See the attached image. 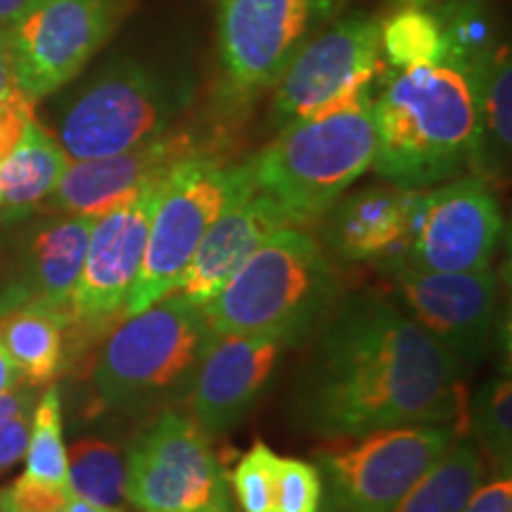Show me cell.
Instances as JSON below:
<instances>
[{
    "instance_id": "cell-40",
    "label": "cell",
    "mask_w": 512,
    "mask_h": 512,
    "mask_svg": "<svg viewBox=\"0 0 512 512\" xmlns=\"http://www.w3.org/2000/svg\"><path fill=\"white\" fill-rule=\"evenodd\" d=\"M200 512H230V505H221V508H207V510H200Z\"/></svg>"
},
{
    "instance_id": "cell-37",
    "label": "cell",
    "mask_w": 512,
    "mask_h": 512,
    "mask_svg": "<svg viewBox=\"0 0 512 512\" xmlns=\"http://www.w3.org/2000/svg\"><path fill=\"white\" fill-rule=\"evenodd\" d=\"M38 0H0V27H12L19 17L27 15Z\"/></svg>"
},
{
    "instance_id": "cell-25",
    "label": "cell",
    "mask_w": 512,
    "mask_h": 512,
    "mask_svg": "<svg viewBox=\"0 0 512 512\" xmlns=\"http://www.w3.org/2000/svg\"><path fill=\"white\" fill-rule=\"evenodd\" d=\"M380 50L396 72L451 62L444 24L432 8L403 5L380 24Z\"/></svg>"
},
{
    "instance_id": "cell-14",
    "label": "cell",
    "mask_w": 512,
    "mask_h": 512,
    "mask_svg": "<svg viewBox=\"0 0 512 512\" xmlns=\"http://www.w3.org/2000/svg\"><path fill=\"white\" fill-rule=\"evenodd\" d=\"M164 178L147 183L136 195L95 219L86 259L69 299L72 328L95 330L124 318L126 297L143 264Z\"/></svg>"
},
{
    "instance_id": "cell-24",
    "label": "cell",
    "mask_w": 512,
    "mask_h": 512,
    "mask_svg": "<svg viewBox=\"0 0 512 512\" xmlns=\"http://www.w3.org/2000/svg\"><path fill=\"white\" fill-rule=\"evenodd\" d=\"M484 482V460L472 441L456 439L403 496L394 512H460Z\"/></svg>"
},
{
    "instance_id": "cell-8",
    "label": "cell",
    "mask_w": 512,
    "mask_h": 512,
    "mask_svg": "<svg viewBox=\"0 0 512 512\" xmlns=\"http://www.w3.org/2000/svg\"><path fill=\"white\" fill-rule=\"evenodd\" d=\"M453 441V425H411L370 432L351 446L320 451V512H394Z\"/></svg>"
},
{
    "instance_id": "cell-9",
    "label": "cell",
    "mask_w": 512,
    "mask_h": 512,
    "mask_svg": "<svg viewBox=\"0 0 512 512\" xmlns=\"http://www.w3.org/2000/svg\"><path fill=\"white\" fill-rule=\"evenodd\" d=\"M126 501L138 512H200L230 505L211 437L188 415L162 411L126 451Z\"/></svg>"
},
{
    "instance_id": "cell-4",
    "label": "cell",
    "mask_w": 512,
    "mask_h": 512,
    "mask_svg": "<svg viewBox=\"0 0 512 512\" xmlns=\"http://www.w3.org/2000/svg\"><path fill=\"white\" fill-rule=\"evenodd\" d=\"M375 126L370 91L299 119L254 159V188L283 211L290 226L323 219L373 166Z\"/></svg>"
},
{
    "instance_id": "cell-10",
    "label": "cell",
    "mask_w": 512,
    "mask_h": 512,
    "mask_svg": "<svg viewBox=\"0 0 512 512\" xmlns=\"http://www.w3.org/2000/svg\"><path fill=\"white\" fill-rule=\"evenodd\" d=\"M337 0H216L223 79L235 100L256 98L328 24Z\"/></svg>"
},
{
    "instance_id": "cell-32",
    "label": "cell",
    "mask_w": 512,
    "mask_h": 512,
    "mask_svg": "<svg viewBox=\"0 0 512 512\" xmlns=\"http://www.w3.org/2000/svg\"><path fill=\"white\" fill-rule=\"evenodd\" d=\"M34 406L19 408V411L8 415H0V472L17 465L19 460L24 458V453H27Z\"/></svg>"
},
{
    "instance_id": "cell-12",
    "label": "cell",
    "mask_w": 512,
    "mask_h": 512,
    "mask_svg": "<svg viewBox=\"0 0 512 512\" xmlns=\"http://www.w3.org/2000/svg\"><path fill=\"white\" fill-rule=\"evenodd\" d=\"M380 19L354 15L309 38L275 81L273 126L285 128L370 91L380 67Z\"/></svg>"
},
{
    "instance_id": "cell-26",
    "label": "cell",
    "mask_w": 512,
    "mask_h": 512,
    "mask_svg": "<svg viewBox=\"0 0 512 512\" xmlns=\"http://www.w3.org/2000/svg\"><path fill=\"white\" fill-rule=\"evenodd\" d=\"M69 489L98 505H119L126 498V453L112 441L86 437L67 448Z\"/></svg>"
},
{
    "instance_id": "cell-36",
    "label": "cell",
    "mask_w": 512,
    "mask_h": 512,
    "mask_svg": "<svg viewBox=\"0 0 512 512\" xmlns=\"http://www.w3.org/2000/svg\"><path fill=\"white\" fill-rule=\"evenodd\" d=\"M38 394H41L38 392V387L27 382H22L15 389H10V392L0 394V415H8V413L19 411V408L34 406L38 401Z\"/></svg>"
},
{
    "instance_id": "cell-35",
    "label": "cell",
    "mask_w": 512,
    "mask_h": 512,
    "mask_svg": "<svg viewBox=\"0 0 512 512\" xmlns=\"http://www.w3.org/2000/svg\"><path fill=\"white\" fill-rule=\"evenodd\" d=\"M17 100H27V98H24L22 91H19L15 57H12V48H10V34L8 29L0 27V102H17Z\"/></svg>"
},
{
    "instance_id": "cell-19",
    "label": "cell",
    "mask_w": 512,
    "mask_h": 512,
    "mask_svg": "<svg viewBox=\"0 0 512 512\" xmlns=\"http://www.w3.org/2000/svg\"><path fill=\"white\" fill-rule=\"evenodd\" d=\"M283 226H290L283 211L259 190L235 200L207 230L174 292L197 306L211 302L242 261Z\"/></svg>"
},
{
    "instance_id": "cell-3",
    "label": "cell",
    "mask_w": 512,
    "mask_h": 512,
    "mask_svg": "<svg viewBox=\"0 0 512 512\" xmlns=\"http://www.w3.org/2000/svg\"><path fill=\"white\" fill-rule=\"evenodd\" d=\"M342 299L328 254L297 226H283L261 242L202 306L219 337H275L287 347L309 339Z\"/></svg>"
},
{
    "instance_id": "cell-20",
    "label": "cell",
    "mask_w": 512,
    "mask_h": 512,
    "mask_svg": "<svg viewBox=\"0 0 512 512\" xmlns=\"http://www.w3.org/2000/svg\"><path fill=\"white\" fill-rule=\"evenodd\" d=\"M420 192L384 185L339 200L325 214V245L344 261H387L401 254Z\"/></svg>"
},
{
    "instance_id": "cell-11",
    "label": "cell",
    "mask_w": 512,
    "mask_h": 512,
    "mask_svg": "<svg viewBox=\"0 0 512 512\" xmlns=\"http://www.w3.org/2000/svg\"><path fill=\"white\" fill-rule=\"evenodd\" d=\"M133 0H38L10 34L19 91L36 105L105 48Z\"/></svg>"
},
{
    "instance_id": "cell-38",
    "label": "cell",
    "mask_w": 512,
    "mask_h": 512,
    "mask_svg": "<svg viewBox=\"0 0 512 512\" xmlns=\"http://www.w3.org/2000/svg\"><path fill=\"white\" fill-rule=\"evenodd\" d=\"M22 375H19V370L15 363H12V358L8 356V351H5L3 342H0V394L10 392V389H15L22 384Z\"/></svg>"
},
{
    "instance_id": "cell-6",
    "label": "cell",
    "mask_w": 512,
    "mask_h": 512,
    "mask_svg": "<svg viewBox=\"0 0 512 512\" xmlns=\"http://www.w3.org/2000/svg\"><path fill=\"white\" fill-rule=\"evenodd\" d=\"M192 93L188 76L117 60L64 107L55 138L69 159L119 155L169 131Z\"/></svg>"
},
{
    "instance_id": "cell-1",
    "label": "cell",
    "mask_w": 512,
    "mask_h": 512,
    "mask_svg": "<svg viewBox=\"0 0 512 512\" xmlns=\"http://www.w3.org/2000/svg\"><path fill=\"white\" fill-rule=\"evenodd\" d=\"M306 430L356 439L411 425H453L463 415V363L375 294L339 299L294 387Z\"/></svg>"
},
{
    "instance_id": "cell-30",
    "label": "cell",
    "mask_w": 512,
    "mask_h": 512,
    "mask_svg": "<svg viewBox=\"0 0 512 512\" xmlns=\"http://www.w3.org/2000/svg\"><path fill=\"white\" fill-rule=\"evenodd\" d=\"M280 456L261 441L249 448L235 467L230 484L242 512H273L275 477H278Z\"/></svg>"
},
{
    "instance_id": "cell-2",
    "label": "cell",
    "mask_w": 512,
    "mask_h": 512,
    "mask_svg": "<svg viewBox=\"0 0 512 512\" xmlns=\"http://www.w3.org/2000/svg\"><path fill=\"white\" fill-rule=\"evenodd\" d=\"M375 174L427 190L472 169L477 100L472 69L458 62L401 69L373 100Z\"/></svg>"
},
{
    "instance_id": "cell-34",
    "label": "cell",
    "mask_w": 512,
    "mask_h": 512,
    "mask_svg": "<svg viewBox=\"0 0 512 512\" xmlns=\"http://www.w3.org/2000/svg\"><path fill=\"white\" fill-rule=\"evenodd\" d=\"M460 512H512V482L508 472L494 482L479 484Z\"/></svg>"
},
{
    "instance_id": "cell-29",
    "label": "cell",
    "mask_w": 512,
    "mask_h": 512,
    "mask_svg": "<svg viewBox=\"0 0 512 512\" xmlns=\"http://www.w3.org/2000/svg\"><path fill=\"white\" fill-rule=\"evenodd\" d=\"M0 512H124L117 505H98L76 496L69 486H53L19 477L0 489Z\"/></svg>"
},
{
    "instance_id": "cell-27",
    "label": "cell",
    "mask_w": 512,
    "mask_h": 512,
    "mask_svg": "<svg viewBox=\"0 0 512 512\" xmlns=\"http://www.w3.org/2000/svg\"><path fill=\"white\" fill-rule=\"evenodd\" d=\"M24 477L43 484L69 486L67 446H64L62 434V401L55 384L38 394L34 413H31Z\"/></svg>"
},
{
    "instance_id": "cell-13",
    "label": "cell",
    "mask_w": 512,
    "mask_h": 512,
    "mask_svg": "<svg viewBox=\"0 0 512 512\" xmlns=\"http://www.w3.org/2000/svg\"><path fill=\"white\" fill-rule=\"evenodd\" d=\"M501 233V204L491 185L479 176L453 178L420 192L411 235L399 256L418 271H484Z\"/></svg>"
},
{
    "instance_id": "cell-5",
    "label": "cell",
    "mask_w": 512,
    "mask_h": 512,
    "mask_svg": "<svg viewBox=\"0 0 512 512\" xmlns=\"http://www.w3.org/2000/svg\"><path fill=\"white\" fill-rule=\"evenodd\" d=\"M202 306L178 292L126 316L102 344L93 389L105 408L126 415L188 399L202 358L216 342Z\"/></svg>"
},
{
    "instance_id": "cell-15",
    "label": "cell",
    "mask_w": 512,
    "mask_h": 512,
    "mask_svg": "<svg viewBox=\"0 0 512 512\" xmlns=\"http://www.w3.org/2000/svg\"><path fill=\"white\" fill-rule=\"evenodd\" d=\"M384 266L392 273L408 318L451 351L463 366L482 361L494 330L498 294L494 271H418L399 254L384 261Z\"/></svg>"
},
{
    "instance_id": "cell-7",
    "label": "cell",
    "mask_w": 512,
    "mask_h": 512,
    "mask_svg": "<svg viewBox=\"0 0 512 512\" xmlns=\"http://www.w3.org/2000/svg\"><path fill=\"white\" fill-rule=\"evenodd\" d=\"M252 190L256 188L249 162L223 164L211 155H197L178 164L164 178L124 318L174 292L207 230L230 204Z\"/></svg>"
},
{
    "instance_id": "cell-23",
    "label": "cell",
    "mask_w": 512,
    "mask_h": 512,
    "mask_svg": "<svg viewBox=\"0 0 512 512\" xmlns=\"http://www.w3.org/2000/svg\"><path fill=\"white\" fill-rule=\"evenodd\" d=\"M69 311L48 306H17L0 316V342L27 384H50L64 368Z\"/></svg>"
},
{
    "instance_id": "cell-17",
    "label": "cell",
    "mask_w": 512,
    "mask_h": 512,
    "mask_svg": "<svg viewBox=\"0 0 512 512\" xmlns=\"http://www.w3.org/2000/svg\"><path fill=\"white\" fill-rule=\"evenodd\" d=\"M287 349L275 337H216L192 380L190 418L209 437L233 430L264 396Z\"/></svg>"
},
{
    "instance_id": "cell-18",
    "label": "cell",
    "mask_w": 512,
    "mask_h": 512,
    "mask_svg": "<svg viewBox=\"0 0 512 512\" xmlns=\"http://www.w3.org/2000/svg\"><path fill=\"white\" fill-rule=\"evenodd\" d=\"M93 223V216L53 214L24 230L15 268L0 287V316L17 306L69 311Z\"/></svg>"
},
{
    "instance_id": "cell-21",
    "label": "cell",
    "mask_w": 512,
    "mask_h": 512,
    "mask_svg": "<svg viewBox=\"0 0 512 512\" xmlns=\"http://www.w3.org/2000/svg\"><path fill=\"white\" fill-rule=\"evenodd\" d=\"M477 100V147L472 169L486 183L508 176L512 147V62L508 43H496L472 67Z\"/></svg>"
},
{
    "instance_id": "cell-28",
    "label": "cell",
    "mask_w": 512,
    "mask_h": 512,
    "mask_svg": "<svg viewBox=\"0 0 512 512\" xmlns=\"http://www.w3.org/2000/svg\"><path fill=\"white\" fill-rule=\"evenodd\" d=\"M472 430L477 448L489 456L498 467L510 470L512 458V387L508 377L486 380L472 399Z\"/></svg>"
},
{
    "instance_id": "cell-22",
    "label": "cell",
    "mask_w": 512,
    "mask_h": 512,
    "mask_svg": "<svg viewBox=\"0 0 512 512\" xmlns=\"http://www.w3.org/2000/svg\"><path fill=\"white\" fill-rule=\"evenodd\" d=\"M69 157L55 136L29 119L22 138L0 157V219L15 221L50 200Z\"/></svg>"
},
{
    "instance_id": "cell-31",
    "label": "cell",
    "mask_w": 512,
    "mask_h": 512,
    "mask_svg": "<svg viewBox=\"0 0 512 512\" xmlns=\"http://www.w3.org/2000/svg\"><path fill=\"white\" fill-rule=\"evenodd\" d=\"M323 510V479L316 465L297 458L278 460L273 512H320Z\"/></svg>"
},
{
    "instance_id": "cell-16",
    "label": "cell",
    "mask_w": 512,
    "mask_h": 512,
    "mask_svg": "<svg viewBox=\"0 0 512 512\" xmlns=\"http://www.w3.org/2000/svg\"><path fill=\"white\" fill-rule=\"evenodd\" d=\"M204 155L200 136L169 131L133 150L98 159H69L67 169L50 195V209L60 214L93 216L117 207L147 183L169 176L185 159Z\"/></svg>"
},
{
    "instance_id": "cell-39",
    "label": "cell",
    "mask_w": 512,
    "mask_h": 512,
    "mask_svg": "<svg viewBox=\"0 0 512 512\" xmlns=\"http://www.w3.org/2000/svg\"><path fill=\"white\" fill-rule=\"evenodd\" d=\"M439 3V0H394V5H399V8H403V5H415V8H427V5H434Z\"/></svg>"
},
{
    "instance_id": "cell-33",
    "label": "cell",
    "mask_w": 512,
    "mask_h": 512,
    "mask_svg": "<svg viewBox=\"0 0 512 512\" xmlns=\"http://www.w3.org/2000/svg\"><path fill=\"white\" fill-rule=\"evenodd\" d=\"M29 119H34V102H0V157H5L22 138Z\"/></svg>"
}]
</instances>
